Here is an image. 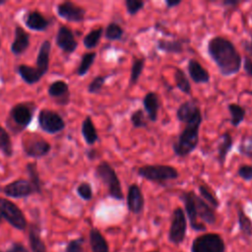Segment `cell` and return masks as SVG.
Returning <instances> with one entry per match:
<instances>
[{"instance_id":"4fadbf2b","label":"cell","mask_w":252,"mask_h":252,"mask_svg":"<svg viewBox=\"0 0 252 252\" xmlns=\"http://www.w3.org/2000/svg\"><path fill=\"white\" fill-rule=\"evenodd\" d=\"M56 13L67 22L82 23L85 21L87 11L84 7L72 1H64L56 6Z\"/></svg>"},{"instance_id":"ee69618b","label":"cell","mask_w":252,"mask_h":252,"mask_svg":"<svg viewBox=\"0 0 252 252\" xmlns=\"http://www.w3.org/2000/svg\"><path fill=\"white\" fill-rule=\"evenodd\" d=\"M124 5L127 14L130 16H135L144 9L146 2L142 0H125Z\"/></svg>"},{"instance_id":"603a6c76","label":"cell","mask_w":252,"mask_h":252,"mask_svg":"<svg viewBox=\"0 0 252 252\" xmlns=\"http://www.w3.org/2000/svg\"><path fill=\"white\" fill-rule=\"evenodd\" d=\"M143 110L147 113L148 118L152 122H156L158 116V110L160 107L159 96L156 92H148L142 100Z\"/></svg>"},{"instance_id":"7a4b0ae2","label":"cell","mask_w":252,"mask_h":252,"mask_svg":"<svg viewBox=\"0 0 252 252\" xmlns=\"http://www.w3.org/2000/svg\"><path fill=\"white\" fill-rule=\"evenodd\" d=\"M202 121L203 116L200 113L190 121L184 123V128L172 144V151L176 157L186 158L196 150L200 141Z\"/></svg>"},{"instance_id":"cb8c5ba5","label":"cell","mask_w":252,"mask_h":252,"mask_svg":"<svg viewBox=\"0 0 252 252\" xmlns=\"http://www.w3.org/2000/svg\"><path fill=\"white\" fill-rule=\"evenodd\" d=\"M186 42H189V39L159 38L157 40L156 46L158 51H161L166 54H181L184 52V44Z\"/></svg>"},{"instance_id":"74e56055","label":"cell","mask_w":252,"mask_h":252,"mask_svg":"<svg viewBox=\"0 0 252 252\" xmlns=\"http://www.w3.org/2000/svg\"><path fill=\"white\" fill-rule=\"evenodd\" d=\"M198 191L200 194V197L206 202L208 203L211 207H213L215 210L218 209L220 207V201L219 199L216 197V195L214 194V192L212 191V189L203 183H200L198 185Z\"/></svg>"},{"instance_id":"5bb4252c","label":"cell","mask_w":252,"mask_h":252,"mask_svg":"<svg viewBox=\"0 0 252 252\" xmlns=\"http://www.w3.org/2000/svg\"><path fill=\"white\" fill-rule=\"evenodd\" d=\"M55 43L65 54L75 52L79 44L73 31L65 25H61L58 28L55 35Z\"/></svg>"},{"instance_id":"8fae6325","label":"cell","mask_w":252,"mask_h":252,"mask_svg":"<svg viewBox=\"0 0 252 252\" xmlns=\"http://www.w3.org/2000/svg\"><path fill=\"white\" fill-rule=\"evenodd\" d=\"M195 196H196V193L193 190L182 191L179 194V199L183 203L185 215L189 221L190 227L195 231H205L207 229L206 224L201 222L197 217Z\"/></svg>"},{"instance_id":"c3c4849f","label":"cell","mask_w":252,"mask_h":252,"mask_svg":"<svg viewBox=\"0 0 252 252\" xmlns=\"http://www.w3.org/2000/svg\"><path fill=\"white\" fill-rule=\"evenodd\" d=\"M6 252H30V251L24 244L20 242H14L9 246Z\"/></svg>"},{"instance_id":"680465c9","label":"cell","mask_w":252,"mask_h":252,"mask_svg":"<svg viewBox=\"0 0 252 252\" xmlns=\"http://www.w3.org/2000/svg\"><path fill=\"white\" fill-rule=\"evenodd\" d=\"M251 21H252V15H251Z\"/></svg>"},{"instance_id":"d6a6232c","label":"cell","mask_w":252,"mask_h":252,"mask_svg":"<svg viewBox=\"0 0 252 252\" xmlns=\"http://www.w3.org/2000/svg\"><path fill=\"white\" fill-rule=\"evenodd\" d=\"M26 171H27L28 176H29V181L34 187V189L36 191V194H41L42 193L43 183H42V181L40 179L36 162H29V163H27Z\"/></svg>"},{"instance_id":"60d3db41","label":"cell","mask_w":252,"mask_h":252,"mask_svg":"<svg viewBox=\"0 0 252 252\" xmlns=\"http://www.w3.org/2000/svg\"><path fill=\"white\" fill-rule=\"evenodd\" d=\"M109 76L108 75H97L95 76L91 82L90 84L88 85V88H87V91L89 94H97L101 92L107 78Z\"/></svg>"},{"instance_id":"ffe728a7","label":"cell","mask_w":252,"mask_h":252,"mask_svg":"<svg viewBox=\"0 0 252 252\" xmlns=\"http://www.w3.org/2000/svg\"><path fill=\"white\" fill-rule=\"evenodd\" d=\"M202 113L199 102L196 99H188L183 101L176 109V119L181 123H186Z\"/></svg>"},{"instance_id":"d590c367","label":"cell","mask_w":252,"mask_h":252,"mask_svg":"<svg viewBox=\"0 0 252 252\" xmlns=\"http://www.w3.org/2000/svg\"><path fill=\"white\" fill-rule=\"evenodd\" d=\"M103 31H104V29L102 27H98V28L91 30L83 38L84 46L87 49L95 48L100 41V38L103 34Z\"/></svg>"},{"instance_id":"30bf717a","label":"cell","mask_w":252,"mask_h":252,"mask_svg":"<svg viewBox=\"0 0 252 252\" xmlns=\"http://www.w3.org/2000/svg\"><path fill=\"white\" fill-rule=\"evenodd\" d=\"M39 128L50 135L63 131L66 127L64 118L56 111L48 108H42L37 115Z\"/></svg>"},{"instance_id":"9a60e30c","label":"cell","mask_w":252,"mask_h":252,"mask_svg":"<svg viewBox=\"0 0 252 252\" xmlns=\"http://www.w3.org/2000/svg\"><path fill=\"white\" fill-rule=\"evenodd\" d=\"M127 209L134 215H140L145 208V197L140 186L136 183L129 185L126 195Z\"/></svg>"},{"instance_id":"f6af8a7d","label":"cell","mask_w":252,"mask_h":252,"mask_svg":"<svg viewBox=\"0 0 252 252\" xmlns=\"http://www.w3.org/2000/svg\"><path fill=\"white\" fill-rule=\"evenodd\" d=\"M84 237H78L68 242L65 252H84Z\"/></svg>"},{"instance_id":"7dc6e473","label":"cell","mask_w":252,"mask_h":252,"mask_svg":"<svg viewBox=\"0 0 252 252\" xmlns=\"http://www.w3.org/2000/svg\"><path fill=\"white\" fill-rule=\"evenodd\" d=\"M242 67L245 74L248 77L252 78V59L249 56L246 55L242 58Z\"/></svg>"},{"instance_id":"7c38bea8","label":"cell","mask_w":252,"mask_h":252,"mask_svg":"<svg viewBox=\"0 0 252 252\" xmlns=\"http://www.w3.org/2000/svg\"><path fill=\"white\" fill-rule=\"evenodd\" d=\"M2 192L5 196L13 199L28 198L33 194H36L34 187L29 181V179L19 178L11 181L2 188Z\"/></svg>"},{"instance_id":"816d5d0a","label":"cell","mask_w":252,"mask_h":252,"mask_svg":"<svg viewBox=\"0 0 252 252\" xmlns=\"http://www.w3.org/2000/svg\"><path fill=\"white\" fill-rule=\"evenodd\" d=\"M181 3H182L181 0H165V1H164L165 7H166L167 9L175 8V7L179 6Z\"/></svg>"},{"instance_id":"d6986e66","label":"cell","mask_w":252,"mask_h":252,"mask_svg":"<svg viewBox=\"0 0 252 252\" xmlns=\"http://www.w3.org/2000/svg\"><path fill=\"white\" fill-rule=\"evenodd\" d=\"M187 72L190 80L195 84H208L211 80L209 71L195 58H190L188 60Z\"/></svg>"},{"instance_id":"1f68e13d","label":"cell","mask_w":252,"mask_h":252,"mask_svg":"<svg viewBox=\"0 0 252 252\" xmlns=\"http://www.w3.org/2000/svg\"><path fill=\"white\" fill-rule=\"evenodd\" d=\"M227 110L230 115V124L237 128L244 120L246 116V110L243 106H241L238 103H228L227 104Z\"/></svg>"},{"instance_id":"f35d334b","label":"cell","mask_w":252,"mask_h":252,"mask_svg":"<svg viewBox=\"0 0 252 252\" xmlns=\"http://www.w3.org/2000/svg\"><path fill=\"white\" fill-rule=\"evenodd\" d=\"M104 37L109 40V41H117L120 40L124 34V30L123 28L115 23V22H110L104 29L103 31Z\"/></svg>"},{"instance_id":"91938a15","label":"cell","mask_w":252,"mask_h":252,"mask_svg":"<svg viewBox=\"0 0 252 252\" xmlns=\"http://www.w3.org/2000/svg\"><path fill=\"white\" fill-rule=\"evenodd\" d=\"M0 252H2V251H0Z\"/></svg>"},{"instance_id":"11a10c76","label":"cell","mask_w":252,"mask_h":252,"mask_svg":"<svg viewBox=\"0 0 252 252\" xmlns=\"http://www.w3.org/2000/svg\"><path fill=\"white\" fill-rule=\"evenodd\" d=\"M150 252H159L158 250H155V251H150Z\"/></svg>"},{"instance_id":"7bdbcfd3","label":"cell","mask_w":252,"mask_h":252,"mask_svg":"<svg viewBox=\"0 0 252 252\" xmlns=\"http://www.w3.org/2000/svg\"><path fill=\"white\" fill-rule=\"evenodd\" d=\"M77 194L78 196L84 200V201H91L93 199L94 196V192H93V187L92 185L87 182V181H83L81 182L78 186H77Z\"/></svg>"},{"instance_id":"4dcf8cb0","label":"cell","mask_w":252,"mask_h":252,"mask_svg":"<svg viewBox=\"0 0 252 252\" xmlns=\"http://www.w3.org/2000/svg\"><path fill=\"white\" fill-rule=\"evenodd\" d=\"M173 79L175 82L176 88L185 94H191L192 87L190 80L188 79L185 72L180 68H175L173 73Z\"/></svg>"},{"instance_id":"484cf974","label":"cell","mask_w":252,"mask_h":252,"mask_svg":"<svg viewBox=\"0 0 252 252\" xmlns=\"http://www.w3.org/2000/svg\"><path fill=\"white\" fill-rule=\"evenodd\" d=\"M29 244L32 252H47L46 245L41 238L40 226L32 223L29 226Z\"/></svg>"},{"instance_id":"f907efd6","label":"cell","mask_w":252,"mask_h":252,"mask_svg":"<svg viewBox=\"0 0 252 252\" xmlns=\"http://www.w3.org/2000/svg\"><path fill=\"white\" fill-rule=\"evenodd\" d=\"M240 4L238 0H223L221 1V5L225 8H235Z\"/></svg>"},{"instance_id":"6da1fadb","label":"cell","mask_w":252,"mask_h":252,"mask_svg":"<svg viewBox=\"0 0 252 252\" xmlns=\"http://www.w3.org/2000/svg\"><path fill=\"white\" fill-rule=\"evenodd\" d=\"M207 53L223 77L236 75L242 65V56L234 43L225 36L215 35L207 42Z\"/></svg>"},{"instance_id":"b9f144b4","label":"cell","mask_w":252,"mask_h":252,"mask_svg":"<svg viewBox=\"0 0 252 252\" xmlns=\"http://www.w3.org/2000/svg\"><path fill=\"white\" fill-rule=\"evenodd\" d=\"M130 121L134 128L141 129L148 127V121L146 119L145 111L142 108H138L130 115Z\"/></svg>"},{"instance_id":"2e32d148","label":"cell","mask_w":252,"mask_h":252,"mask_svg":"<svg viewBox=\"0 0 252 252\" xmlns=\"http://www.w3.org/2000/svg\"><path fill=\"white\" fill-rule=\"evenodd\" d=\"M47 94L59 105H67L70 102L71 93L69 85L63 80L52 82L47 88Z\"/></svg>"},{"instance_id":"bcb514c9","label":"cell","mask_w":252,"mask_h":252,"mask_svg":"<svg viewBox=\"0 0 252 252\" xmlns=\"http://www.w3.org/2000/svg\"><path fill=\"white\" fill-rule=\"evenodd\" d=\"M237 175L245 180V181H251L252 180V165L251 164H240L237 167V171H236Z\"/></svg>"},{"instance_id":"681fc988","label":"cell","mask_w":252,"mask_h":252,"mask_svg":"<svg viewBox=\"0 0 252 252\" xmlns=\"http://www.w3.org/2000/svg\"><path fill=\"white\" fill-rule=\"evenodd\" d=\"M240 44H241V47L243 48V50L248 54L247 56L252 58V40H250V39H242Z\"/></svg>"},{"instance_id":"ac0fdd59","label":"cell","mask_w":252,"mask_h":252,"mask_svg":"<svg viewBox=\"0 0 252 252\" xmlns=\"http://www.w3.org/2000/svg\"><path fill=\"white\" fill-rule=\"evenodd\" d=\"M31 35L26 30L21 27L20 25H17L15 27V32H14V39L11 43L10 50L15 56H20L23 53L27 51L31 44Z\"/></svg>"},{"instance_id":"6f0895ef","label":"cell","mask_w":252,"mask_h":252,"mask_svg":"<svg viewBox=\"0 0 252 252\" xmlns=\"http://www.w3.org/2000/svg\"><path fill=\"white\" fill-rule=\"evenodd\" d=\"M0 48H1V40H0Z\"/></svg>"},{"instance_id":"8d00e7d4","label":"cell","mask_w":252,"mask_h":252,"mask_svg":"<svg viewBox=\"0 0 252 252\" xmlns=\"http://www.w3.org/2000/svg\"><path fill=\"white\" fill-rule=\"evenodd\" d=\"M0 152L6 157L11 158L14 154L13 143L9 131L0 125Z\"/></svg>"},{"instance_id":"d4e9b609","label":"cell","mask_w":252,"mask_h":252,"mask_svg":"<svg viewBox=\"0 0 252 252\" xmlns=\"http://www.w3.org/2000/svg\"><path fill=\"white\" fill-rule=\"evenodd\" d=\"M233 147V138L231 134L226 131L221 134L220 140L217 145V160L220 166H223L226 160L227 155L230 153Z\"/></svg>"},{"instance_id":"52a82bcc","label":"cell","mask_w":252,"mask_h":252,"mask_svg":"<svg viewBox=\"0 0 252 252\" xmlns=\"http://www.w3.org/2000/svg\"><path fill=\"white\" fill-rule=\"evenodd\" d=\"M0 217L18 230H25L28 220L23 211L12 201L0 197Z\"/></svg>"},{"instance_id":"9f6ffc18","label":"cell","mask_w":252,"mask_h":252,"mask_svg":"<svg viewBox=\"0 0 252 252\" xmlns=\"http://www.w3.org/2000/svg\"><path fill=\"white\" fill-rule=\"evenodd\" d=\"M1 221H2V218L0 217V223H1Z\"/></svg>"},{"instance_id":"ba28073f","label":"cell","mask_w":252,"mask_h":252,"mask_svg":"<svg viewBox=\"0 0 252 252\" xmlns=\"http://www.w3.org/2000/svg\"><path fill=\"white\" fill-rule=\"evenodd\" d=\"M191 252H225V243L218 233H203L193 240Z\"/></svg>"},{"instance_id":"ab89813d","label":"cell","mask_w":252,"mask_h":252,"mask_svg":"<svg viewBox=\"0 0 252 252\" xmlns=\"http://www.w3.org/2000/svg\"><path fill=\"white\" fill-rule=\"evenodd\" d=\"M237 152L248 158H252V134L243 135L237 147Z\"/></svg>"},{"instance_id":"5b68a950","label":"cell","mask_w":252,"mask_h":252,"mask_svg":"<svg viewBox=\"0 0 252 252\" xmlns=\"http://www.w3.org/2000/svg\"><path fill=\"white\" fill-rule=\"evenodd\" d=\"M137 175L148 181L164 184L167 181L175 180L179 177V171L172 165L154 163L144 164L137 169Z\"/></svg>"},{"instance_id":"836d02e7","label":"cell","mask_w":252,"mask_h":252,"mask_svg":"<svg viewBox=\"0 0 252 252\" xmlns=\"http://www.w3.org/2000/svg\"><path fill=\"white\" fill-rule=\"evenodd\" d=\"M145 58L144 57H136L134 58L131 70H130V78H129V88L134 87L138 84L140 77L145 68Z\"/></svg>"},{"instance_id":"8992f818","label":"cell","mask_w":252,"mask_h":252,"mask_svg":"<svg viewBox=\"0 0 252 252\" xmlns=\"http://www.w3.org/2000/svg\"><path fill=\"white\" fill-rule=\"evenodd\" d=\"M24 154L32 158H42L51 151L50 143L36 133H27L22 137Z\"/></svg>"},{"instance_id":"f5cc1de1","label":"cell","mask_w":252,"mask_h":252,"mask_svg":"<svg viewBox=\"0 0 252 252\" xmlns=\"http://www.w3.org/2000/svg\"><path fill=\"white\" fill-rule=\"evenodd\" d=\"M86 155H87V158L90 159V160H94L98 154H97V151L96 149H89L87 152H86Z\"/></svg>"},{"instance_id":"3957f363","label":"cell","mask_w":252,"mask_h":252,"mask_svg":"<svg viewBox=\"0 0 252 252\" xmlns=\"http://www.w3.org/2000/svg\"><path fill=\"white\" fill-rule=\"evenodd\" d=\"M36 108L34 101H22L14 104L5 120L9 133L17 136L26 130L32 123Z\"/></svg>"},{"instance_id":"7402d4cb","label":"cell","mask_w":252,"mask_h":252,"mask_svg":"<svg viewBox=\"0 0 252 252\" xmlns=\"http://www.w3.org/2000/svg\"><path fill=\"white\" fill-rule=\"evenodd\" d=\"M196 212L198 220L204 224H215L217 221L216 211L208 203H206L199 195L195 196Z\"/></svg>"},{"instance_id":"9c48e42d","label":"cell","mask_w":252,"mask_h":252,"mask_svg":"<svg viewBox=\"0 0 252 252\" xmlns=\"http://www.w3.org/2000/svg\"><path fill=\"white\" fill-rule=\"evenodd\" d=\"M187 231V218L184 210L181 207H176L171 216L170 226L168 229V240L174 245H180Z\"/></svg>"},{"instance_id":"f1b7e54d","label":"cell","mask_w":252,"mask_h":252,"mask_svg":"<svg viewBox=\"0 0 252 252\" xmlns=\"http://www.w3.org/2000/svg\"><path fill=\"white\" fill-rule=\"evenodd\" d=\"M89 239L92 252H109V245L106 239L96 227L91 228Z\"/></svg>"},{"instance_id":"4316f807","label":"cell","mask_w":252,"mask_h":252,"mask_svg":"<svg viewBox=\"0 0 252 252\" xmlns=\"http://www.w3.org/2000/svg\"><path fill=\"white\" fill-rule=\"evenodd\" d=\"M82 136L88 146H93L98 141L97 130L94 124V121L90 115H87L81 125Z\"/></svg>"},{"instance_id":"f546056e","label":"cell","mask_w":252,"mask_h":252,"mask_svg":"<svg viewBox=\"0 0 252 252\" xmlns=\"http://www.w3.org/2000/svg\"><path fill=\"white\" fill-rule=\"evenodd\" d=\"M236 214H237V222H238L239 230L245 236L251 237L252 236V220L249 218V216L246 215L241 204L237 205Z\"/></svg>"},{"instance_id":"83f0119b","label":"cell","mask_w":252,"mask_h":252,"mask_svg":"<svg viewBox=\"0 0 252 252\" xmlns=\"http://www.w3.org/2000/svg\"><path fill=\"white\" fill-rule=\"evenodd\" d=\"M16 72L21 77V79L28 85H34L38 83L42 78L34 66L27 64L18 65L16 67Z\"/></svg>"},{"instance_id":"e575fe53","label":"cell","mask_w":252,"mask_h":252,"mask_svg":"<svg viewBox=\"0 0 252 252\" xmlns=\"http://www.w3.org/2000/svg\"><path fill=\"white\" fill-rule=\"evenodd\" d=\"M96 58V52L95 51H89L82 55L80 63L78 65V68L76 70V74L79 77H84L88 74L91 67L94 65V60Z\"/></svg>"},{"instance_id":"277c9868","label":"cell","mask_w":252,"mask_h":252,"mask_svg":"<svg viewBox=\"0 0 252 252\" xmlns=\"http://www.w3.org/2000/svg\"><path fill=\"white\" fill-rule=\"evenodd\" d=\"M94 176L106 187L108 197L117 201H122L124 199L120 179L115 169L108 161L102 160L95 166Z\"/></svg>"},{"instance_id":"e0dca14e","label":"cell","mask_w":252,"mask_h":252,"mask_svg":"<svg viewBox=\"0 0 252 252\" xmlns=\"http://www.w3.org/2000/svg\"><path fill=\"white\" fill-rule=\"evenodd\" d=\"M23 21L25 26L29 30L34 31V32H44L50 26L49 19L45 18L43 14L37 10L28 11L24 15Z\"/></svg>"},{"instance_id":"44dd1931","label":"cell","mask_w":252,"mask_h":252,"mask_svg":"<svg viewBox=\"0 0 252 252\" xmlns=\"http://www.w3.org/2000/svg\"><path fill=\"white\" fill-rule=\"evenodd\" d=\"M50 53H51V42L48 39H44L39 45L38 52L36 55V60H35V66H34L41 77L45 76L49 71Z\"/></svg>"},{"instance_id":"db71d44e","label":"cell","mask_w":252,"mask_h":252,"mask_svg":"<svg viewBox=\"0 0 252 252\" xmlns=\"http://www.w3.org/2000/svg\"><path fill=\"white\" fill-rule=\"evenodd\" d=\"M6 0H0V6H2V5H4V4H6Z\"/></svg>"}]
</instances>
